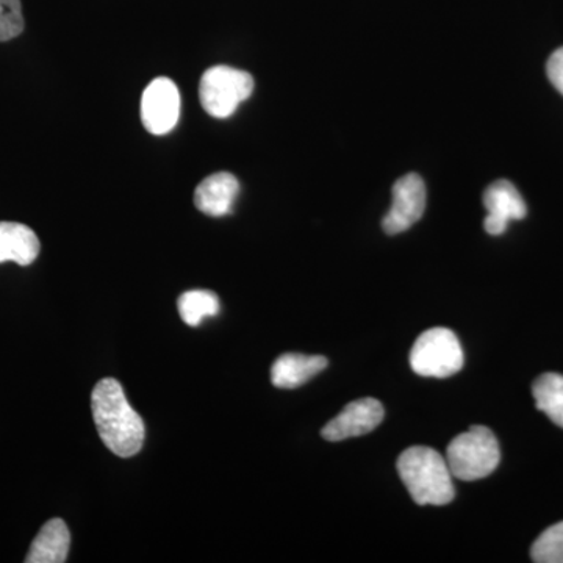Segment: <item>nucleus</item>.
<instances>
[{
    "mask_svg": "<svg viewBox=\"0 0 563 563\" xmlns=\"http://www.w3.org/2000/svg\"><path fill=\"white\" fill-rule=\"evenodd\" d=\"M537 409L547 415L554 424L563 429V376L547 373L532 385Z\"/></svg>",
    "mask_w": 563,
    "mask_h": 563,
    "instance_id": "14",
    "label": "nucleus"
},
{
    "mask_svg": "<svg viewBox=\"0 0 563 563\" xmlns=\"http://www.w3.org/2000/svg\"><path fill=\"white\" fill-rule=\"evenodd\" d=\"M70 532L60 518H52L33 540L25 563H63L68 559Z\"/></svg>",
    "mask_w": 563,
    "mask_h": 563,
    "instance_id": "13",
    "label": "nucleus"
},
{
    "mask_svg": "<svg viewBox=\"0 0 563 563\" xmlns=\"http://www.w3.org/2000/svg\"><path fill=\"white\" fill-rule=\"evenodd\" d=\"M40 240L29 225L0 221V263L32 265L38 258Z\"/></svg>",
    "mask_w": 563,
    "mask_h": 563,
    "instance_id": "11",
    "label": "nucleus"
},
{
    "mask_svg": "<svg viewBox=\"0 0 563 563\" xmlns=\"http://www.w3.org/2000/svg\"><path fill=\"white\" fill-rule=\"evenodd\" d=\"M239 191V179L233 174H211L196 188V209L202 211L203 214H209V217H225V214L231 213Z\"/></svg>",
    "mask_w": 563,
    "mask_h": 563,
    "instance_id": "10",
    "label": "nucleus"
},
{
    "mask_svg": "<svg viewBox=\"0 0 563 563\" xmlns=\"http://www.w3.org/2000/svg\"><path fill=\"white\" fill-rule=\"evenodd\" d=\"M426 185L418 174H407L393 187L391 209L385 214L383 229L388 235H398L421 220L426 210Z\"/></svg>",
    "mask_w": 563,
    "mask_h": 563,
    "instance_id": "7",
    "label": "nucleus"
},
{
    "mask_svg": "<svg viewBox=\"0 0 563 563\" xmlns=\"http://www.w3.org/2000/svg\"><path fill=\"white\" fill-rule=\"evenodd\" d=\"M91 412L99 437L111 453L124 459L140 453L146 428L117 379L107 377L96 384L91 393Z\"/></svg>",
    "mask_w": 563,
    "mask_h": 563,
    "instance_id": "1",
    "label": "nucleus"
},
{
    "mask_svg": "<svg viewBox=\"0 0 563 563\" xmlns=\"http://www.w3.org/2000/svg\"><path fill=\"white\" fill-rule=\"evenodd\" d=\"M254 79L250 73L231 66H213L203 73L199 99L210 117L224 120L232 117L240 103L251 98Z\"/></svg>",
    "mask_w": 563,
    "mask_h": 563,
    "instance_id": "4",
    "label": "nucleus"
},
{
    "mask_svg": "<svg viewBox=\"0 0 563 563\" xmlns=\"http://www.w3.org/2000/svg\"><path fill=\"white\" fill-rule=\"evenodd\" d=\"M24 31L21 0H0V43L20 36Z\"/></svg>",
    "mask_w": 563,
    "mask_h": 563,
    "instance_id": "17",
    "label": "nucleus"
},
{
    "mask_svg": "<svg viewBox=\"0 0 563 563\" xmlns=\"http://www.w3.org/2000/svg\"><path fill=\"white\" fill-rule=\"evenodd\" d=\"M384 406L374 398L357 399L347 404L339 417L322 428V439L328 442H343L352 437L365 435L384 420Z\"/></svg>",
    "mask_w": 563,
    "mask_h": 563,
    "instance_id": "8",
    "label": "nucleus"
},
{
    "mask_svg": "<svg viewBox=\"0 0 563 563\" xmlns=\"http://www.w3.org/2000/svg\"><path fill=\"white\" fill-rule=\"evenodd\" d=\"M463 363L461 342L450 329L433 328L422 332L410 351V366L422 377L446 379L461 372Z\"/></svg>",
    "mask_w": 563,
    "mask_h": 563,
    "instance_id": "5",
    "label": "nucleus"
},
{
    "mask_svg": "<svg viewBox=\"0 0 563 563\" xmlns=\"http://www.w3.org/2000/svg\"><path fill=\"white\" fill-rule=\"evenodd\" d=\"M180 117V92L168 77H157L147 85L141 98V121L152 135H166Z\"/></svg>",
    "mask_w": 563,
    "mask_h": 563,
    "instance_id": "6",
    "label": "nucleus"
},
{
    "mask_svg": "<svg viewBox=\"0 0 563 563\" xmlns=\"http://www.w3.org/2000/svg\"><path fill=\"white\" fill-rule=\"evenodd\" d=\"M548 79L563 96V47L553 52L547 65Z\"/></svg>",
    "mask_w": 563,
    "mask_h": 563,
    "instance_id": "18",
    "label": "nucleus"
},
{
    "mask_svg": "<svg viewBox=\"0 0 563 563\" xmlns=\"http://www.w3.org/2000/svg\"><path fill=\"white\" fill-rule=\"evenodd\" d=\"M446 462L453 477L472 483L484 479L498 468L501 450L495 433L484 426H473L455 437L446 450Z\"/></svg>",
    "mask_w": 563,
    "mask_h": 563,
    "instance_id": "3",
    "label": "nucleus"
},
{
    "mask_svg": "<svg viewBox=\"0 0 563 563\" xmlns=\"http://www.w3.org/2000/svg\"><path fill=\"white\" fill-rule=\"evenodd\" d=\"M220 299L213 291L191 290L184 292L177 301V309L185 324L198 328L203 318L220 313Z\"/></svg>",
    "mask_w": 563,
    "mask_h": 563,
    "instance_id": "15",
    "label": "nucleus"
},
{
    "mask_svg": "<svg viewBox=\"0 0 563 563\" xmlns=\"http://www.w3.org/2000/svg\"><path fill=\"white\" fill-rule=\"evenodd\" d=\"M531 558L537 563H563V521L548 528L533 542Z\"/></svg>",
    "mask_w": 563,
    "mask_h": 563,
    "instance_id": "16",
    "label": "nucleus"
},
{
    "mask_svg": "<svg viewBox=\"0 0 563 563\" xmlns=\"http://www.w3.org/2000/svg\"><path fill=\"white\" fill-rule=\"evenodd\" d=\"M399 477L418 506H446L455 496L446 459L428 446H412L398 459Z\"/></svg>",
    "mask_w": 563,
    "mask_h": 563,
    "instance_id": "2",
    "label": "nucleus"
},
{
    "mask_svg": "<svg viewBox=\"0 0 563 563\" xmlns=\"http://www.w3.org/2000/svg\"><path fill=\"white\" fill-rule=\"evenodd\" d=\"M484 206L487 210L484 228L493 236L503 235L510 221L523 220L528 214L523 196L506 179L493 181L485 190Z\"/></svg>",
    "mask_w": 563,
    "mask_h": 563,
    "instance_id": "9",
    "label": "nucleus"
},
{
    "mask_svg": "<svg viewBox=\"0 0 563 563\" xmlns=\"http://www.w3.org/2000/svg\"><path fill=\"white\" fill-rule=\"evenodd\" d=\"M325 366H328V358L322 355H280L272 368L273 385L285 390L301 387L325 369Z\"/></svg>",
    "mask_w": 563,
    "mask_h": 563,
    "instance_id": "12",
    "label": "nucleus"
}]
</instances>
